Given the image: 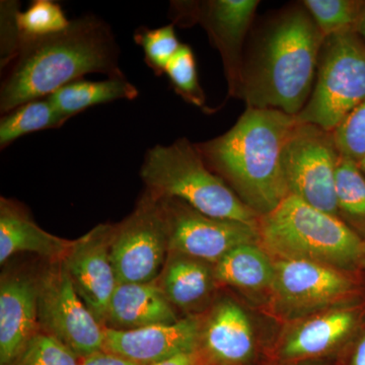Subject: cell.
Instances as JSON below:
<instances>
[{
	"label": "cell",
	"instance_id": "1",
	"mask_svg": "<svg viewBox=\"0 0 365 365\" xmlns=\"http://www.w3.org/2000/svg\"><path fill=\"white\" fill-rule=\"evenodd\" d=\"M324 40L302 2L274 14L245 53L241 98L247 108L297 116L311 97Z\"/></svg>",
	"mask_w": 365,
	"mask_h": 365
},
{
	"label": "cell",
	"instance_id": "2",
	"mask_svg": "<svg viewBox=\"0 0 365 365\" xmlns=\"http://www.w3.org/2000/svg\"><path fill=\"white\" fill-rule=\"evenodd\" d=\"M119 47L110 26L95 16L71 21L66 30L48 37L24 41L0 90V112L51 96L62 86L102 73L125 78Z\"/></svg>",
	"mask_w": 365,
	"mask_h": 365
},
{
	"label": "cell",
	"instance_id": "3",
	"mask_svg": "<svg viewBox=\"0 0 365 365\" xmlns=\"http://www.w3.org/2000/svg\"><path fill=\"white\" fill-rule=\"evenodd\" d=\"M297 122L277 110L247 108L230 130L195 145L208 169L265 215L288 196L282 153Z\"/></svg>",
	"mask_w": 365,
	"mask_h": 365
},
{
	"label": "cell",
	"instance_id": "4",
	"mask_svg": "<svg viewBox=\"0 0 365 365\" xmlns=\"http://www.w3.org/2000/svg\"><path fill=\"white\" fill-rule=\"evenodd\" d=\"M259 244L274 260L313 262L344 272L364 267L365 242L338 216L294 195L258 220Z\"/></svg>",
	"mask_w": 365,
	"mask_h": 365
},
{
	"label": "cell",
	"instance_id": "5",
	"mask_svg": "<svg viewBox=\"0 0 365 365\" xmlns=\"http://www.w3.org/2000/svg\"><path fill=\"white\" fill-rule=\"evenodd\" d=\"M140 177L146 191L158 199H178L211 217L258 225L260 216L208 169L195 143L187 138L150 148Z\"/></svg>",
	"mask_w": 365,
	"mask_h": 365
},
{
	"label": "cell",
	"instance_id": "6",
	"mask_svg": "<svg viewBox=\"0 0 365 365\" xmlns=\"http://www.w3.org/2000/svg\"><path fill=\"white\" fill-rule=\"evenodd\" d=\"M364 100L365 43L354 32L326 37L311 97L295 119L334 131Z\"/></svg>",
	"mask_w": 365,
	"mask_h": 365
},
{
	"label": "cell",
	"instance_id": "7",
	"mask_svg": "<svg viewBox=\"0 0 365 365\" xmlns=\"http://www.w3.org/2000/svg\"><path fill=\"white\" fill-rule=\"evenodd\" d=\"M340 158L333 131L297 122L282 153L288 195L337 216L336 174Z\"/></svg>",
	"mask_w": 365,
	"mask_h": 365
},
{
	"label": "cell",
	"instance_id": "8",
	"mask_svg": "<svg viewBox=\"0 0 365 365\" xmlns=\"http://www.w3.org/2000/svg\"><path fill=\"white\" fill-rule=\"evenodd\" d=\"M350 273L313 262L274 260L270 294L275 314L294 322L350 304L359 294Z\"/></svg>",
	"mask_w": 365,
	"mask_h": 365
},
{
	"label": "cell",
	"instance_id": "9",
	"mask_svg": "<svg viewBox=\"0 0 365 365\" xmlns=\"http://www.w3.org/2000/svg\"><path fill=\"white\" fill-rule=\"evenodd\" d=\"M37 285L42 332L58 340L79 359L104 350L106 327L79 297L63 261L51 263L37 279Z\"/></svg>",
	"mask_w": 365,
	"mask_h": 365
},
{
	"label": "cell",
	"instance_id": "10",
	"mask_svg": "<svg viewBox=\"0 0 365 365\" xmlns=\"http://www.w3.org/2000/svg\"><path fill=\"white\" fill-rule=\"evenodd\" d=\"M169 255V235L162 203L146 191L135 210L116 225L111 260L118 283L157 281Z\"/></svg>",
	"mask_w": 365,
	"mask_h": 365
},
{
	"label": "cell",
	"instance_id": "11",
	"mask_svg": "<svg viewBox=\"0 0 365 365\" xmlns=\"http://www.w3.org/2000/svg\"><path fill=\"white\" fill-rule=\"evenodd\" d=\"M260 1L208 0L176 1L173 24L190 26L200 24L222 56L228 96L241 98L245 42Z\"/></svg>",
	"mask_w": 365,
	"mask_h": 365
},
{
	"label": "cell",
	"instance_id": "12",
	"mask_svg": "<svg viewBox=\"0 0 365 365\" xmlns=\"http://www.w3.org/2000/svg\"><path fill=\"white\" fill-rule=\"evenodd\" d=\"M160 200L167 222L169 253L186 255L215 265L237 247L259 242L255 225L211 217L178 199Z\"/></svg>",
	"mask_w": 365,
	"mask_h": 365
},
{
	"label": "cell",
	"instance_id": "13",
	"mask_svg": "<svg viewBox=\"0 0 365 365\" xmlns=\"http://www.w3.org/2000/svg\"><path fill=\"white\" fill-rule=\"evenodd\" d=\"M362 304L335 307L297 319L274 346V364L288 365L319 360L354 338L364 324Z\"/></svg>",
	"mask_w": 365,
	"mask_h": 365
},
{
	"label": "cell",
	"instance_id": "14",
	"mask_svg": "<svg viewBox=\"0 0 365 365\" xmlns=\"http://www.w3.org/2000/svg\"><path fill=\"white\" fill-rule=\"evenodd\" d=\"M114 225H100L74 241L64 258L76 292L96 319L106 325L108 309L118 281L111 260Z\"/></svg>",
	"mask_w": 365,
	"mask_h": 365
},
{
	"label": "cell",
	"instance_id": "15",
	"mask_svg": "<svg viewBox=\"0 0 365 365\" xmlns=\"http://www.w3.org/2000/svg\"><path fill=\"white\" fill-rule=\"evenodd\" d=\"M201 321L195 316L134 330L106 328L104 350L139 365H155L198 351Z\"/></svg>",
	"mask_w": 365,
	"mask_h": 365
},
{
	"label": "cell",
	"instance_id": "16",
	"mask_svg": "<svg viewBox=\"0 0 365 365\" xmlns=\"http://www.w3.org/2000/svg\"><path fill=\"white\" fill-rule=\"evenodd\" d=\"M199 356L204 365H247L256 353L248 314L232 299H222L201 322Z\"/></svg>",
	"mask_w": 365,
	"mask_h": 365
},
{
	"label": "cell",
	"instance_id": "17",
	"mask_svg": "<svg viewBox=\"0 0 365 365\" xmlns=\"http://www.w3.org/2000/svg\"><path fill=\"white\" fill-rule=\"evenodd\" d=\"M37 280L6 274L0 283V365H11L40 332Z\"/></svg>",
	"mask_w": 365,
	"mask_h": 365
},
{
	"label": "cell",
	"instance_id": "18",
	"mask_svg": "<svg viewBox=\"0 0 365 365\" xmlns=\"http://www.w3.org/2000/svg\"><path fill=\"white\" fill-rule=\"evenodd\" d=\"M176 309L163 294L157 281L118 283L109 304L106 328L134 330L176 323Z\"/></svg>",
	"mask_w": 365,
	"mask_h": 365
},
{
	"label": "cell",
	"instance_id": "19",
	"mask_svg": "<svg viewBox=\"0 0 365 365\" xmlns=\"http://www.w3.org/2000/svg\"><path fill=\"white\" fill-rule=\"evenodd\" d=\"M74 241L50 234L37 225L20 204L9 199L0 201V263L14 255L32 253L51 263L64 260Z\"/></svg>",
	"mask_w": 365,
	"mask_h": 365
},
{
	"label": "cell",
	"instance_id": "20",
	"mask_svg": "<svg viewBox=\"0 0 365 365\" xmlns=\"http://www.w3.org/2000/svg\"><path fill=\"white\" fill-rule=\"evenodd\" d=\"M157 282L175 309L192 313L208 304L217 280L212 264L170 252Z\"/></svg>",
	"mask_w": 365,
	"mask_h": 365
},
{
	"label": "cell",
	"instance_id": "21",
	"mask_svg": "<svg viewBox=\"0 0 365 365\" xmlns=\"http://www.w3.org/2000/svg\"><path fill=\"white\" fill-rule=\"evenodd\" d=\"M217 283L248 292H270L274 259L259 242L241 245L215 265Z\"/></svg>",
	"mask_w": 365,
	"mask_h": 365
},
{
	"label": "cell",
	"instance_id": "22",
	"mask_svg": "<svg viewBox=\"0 0 365 365\" xmlns=\"http://www.w3.org/2000/svg\"><path fill=\"white\" fill-rule=\"evenodd\" d=\"M139 91L126 78H108L101 81L78 79L49 96L54 107L67 119L93 106L118 100H134Z\"/></svg>",
	"mask_w": 365,
	"mask_h": 365
},
{
	"label": "cell",
	"instance_id": "23",
	"mask_svg": "<svg viewBox=\"0 0 365 365\" xmlns=\"http://www.w3.org/2000/svg\"><path fill=\"white\" fill-rule=\"evenodd\" d=\"M67 121L48 97L26 103L0 120V148L4 150L16 139L34 132L60 128Z\"/></svg>",
	"mask_w": 365,
	"mask_h": 365
},
{
	"label": "cell",
	"instance_id": "24",
	"mask_svg": "<svg viewBox=\"0 0 365 365\" xmlns=\"http://www.w3.org/2000/svg\"><path fill=\"white\" fill-rule=\"evenodd\" d=\"M337 216L365 242V176L354 160L341 157L336 174Z\"/></svg>",
	"mask_w": 365,
	"mask_h": 365
},
{
	"label": "cell",
	"instance_id": "25",
	"mask_svg": "<svg viewBox=\"0 0 365 365\" xmlns=\"http://www.w3.org/2000/svg\"><path fill=\"white\" fill-rule=\"evenodd\" d=\"M302 4L325 38L354 32L365 6L361 0H304Z\"/></svg>",
	"mask_w": 365,
	"mask_h": 365
},
{
	"label": "cell",
	"instance_id": "26",
	"mask_svg": "<svg viewBox=\"0 0 365 365\" xmlns=\"http://www.w3.org/2000/svg\"><path fill=\"white\" fill-rule=\"evenodd\" d=\"M19 28L26 40L39 39L66 30L71 26L61 6L52 0H35L18 14Z\"/></svg>",
	"mask_w": 365,
	"mask_h": 365
},
{
	"label": "cell",
	"instance_id": "27",
	"mask_svg": "<svg viewBox=\"0 0 365 365\" xmlns=\"http://www.w3.org/2000/svg\"><path fill=\"white\" fill-rule=\"evenodd\" d=\"M134 40L143 48L146 63L157 76L165 73L168 64L182 45L174 24L157 29L139 28L134 34Z\"/></svg>",
	"mask_w": 365,
	"mask_h": 365
},
{
	"label": "cell",
	"instance_id": "28",
	"mask_svg": "<svg viewBox=\"0 0 365 365\" xmlns=\"http://www.w3.org/2000/svg\"><path fill=\"white\" fill-rule=\"evenodd\" d=\"M165 73L169 78L177 95L185 102L196 107L205 105V93L199 83L196 59L190 46L181 45L168 64Z\"/></svg>",
	"mask_w": 365,
	"mask_h": 365
},
{
	"label": "cell",
	"instance_id": "29",
	"mask_svg": "<svg viewBox=\"0 0 365 365\" xmlns=\"http://www.w3.org/2000/svg\"><path fill=\"white\" fill-rule=\"evenodd\" d=\"M81 360L58 340L40 331L11 365H79Z\"/></svg>",
	"mask_w": 365,
	"mask_h": 365
},
{
	"label": "cell",
	"instance_id": "30",
	"mask_svg": "<svg viewBox=\"0 0 365 365\" xmlns=\"http://www.w3.org/2000/svg\"><path fill=\"white\" fill-rule=\"evenodd\" d=\"M341 157L359 162L365 155V100L333 131Z\"/></svg>",
	"mask_w": 365,
	"mask_h": 365
},
{
	"label": "cell",
	"instance_id": "31",
	"mask_svg": "<svg viewBox=\"0 0 365 365\" xmlns=\"http://www.w3.org/2000/svg\"><path fill=\"white\" fill-rule=\"evenodd\" d=\"M20 11L19 2L1 1V68L13 63L23 44V37L18 24V14Z\"/></svg>",
	"mask_w": 365,
	"mask_h": 365
},
{
	"label": "cell",
	"instance_id": "32",
	"mask_svg": "<svg viewBox=\"0 0 365 365\" xmlns=\"http://www.w3.org/2000/svg\"><path fill=\"white\" fill-rule=\"evenodd\" d=\"M79 365H139L130 360L114 354V353L105 351H98L93 353L90 356L81 359Z\"/></svg>",
	"mask_w": 365,
	"mask_h": 365
},
{
	"label": "cell",
	"instance_id": "33",
	"mask_svg": "<svg viewBox=\"0 0 365 365\" xmlns=\"http://www.w3.org/2000/svg\"><path fill=\"white\" fill-rule=\"evenodd\" d=\"M343 365H365V332L355 340Z\"/></svg>",
	"mask_w": 365,
	"mask_h": 365
},
{
	"label": "cell",
	"instance_id": "34",
	"mask_svg": "<svg viewBox=\"0 0 365 365\" xmlns=\"http://www.w3.org/2000/svg\"><path fill=\"white\" fill-rule=\"evenodd\" d=\"M155 365H204L198 353H188L174 357Z\"/></svg>",
	"mask_w": 365,
	"mask_h": 365
},
{
	"label": "cell",
	"instance_id": "35",
	"mask_svg": "<svg viewBox=\"0 0 365 365\" xmlns=\"http://www.w3.org/2000/svg\"><path fill=\"white\" fill-rule=\"evenodd\" d=\"M354 33H356L365 43V6L361 14H360L359 20L357 21L356 26H355Z\"/></svg>",
	"mask_w": 365,
	"mask_h": 365
},
{
	"label": "cell",
	"instance_id": "36",
	"mask_svg": "<svg viewBox=\"0 0 365 365\" xmlns=\"http://www.w3.org/2000/svg\"><path fill=\"white\" fill-rule=\"evenodd\" d=\"M288 365H331L326 364V362H319V360H313V361L299 362V364H288Z\"/></svg>",
	"mask_w": 365,
	"mask_h": 365
},
{
	"label": "cell",
	"instance_id": "37",
	"mask_svg": "<svg viewBox=\"0 0 365 365\" xmlns=\"http://www.w3.org/2000/svg\"><path fill=\"white\" fill-rule=\"evenodd\" d=\"M357 165H359L360 170H361L362 173H364V175L365 176V155L364 158H360L359 162H356Z\"/></svg>",
	"mask_w": 365,
	"mask_h": 365
},
{
	"label": "cell",
	"instance_id": "38",
	"mask_svg": "<svg viewBox=\"0 0 365 365\" xmlns=\"http://www.w3.org/2000/svg\"><path fill=\"white\" fill-rule=\"evenodd\" d=\"M364 267H365V255H364Z\"/></svg>",
	"mask_w": 365,
	"mask_h": 365
}]
</instances>
